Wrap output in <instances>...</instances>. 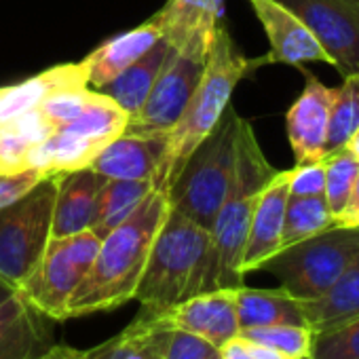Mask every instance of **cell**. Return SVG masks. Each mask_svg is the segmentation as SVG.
<instances>
[{"label":"cell","mask_w":359,"mask_h":359,"mask_svg":"<svg viewBox=\"0 0 359 359\" xmlns=\"http://www.w3.org/2000/svg\"><path fill=\"white\" fill-rule=\"evenodd\" d=\"M277 169L264 156L250 121H239L237 156L229 195L210 229V245L199 266L193 294L214 290H235L243 285V254L252 214L262 189ZM191 294V296H193Z\"/></svg>","instance_id":"cell-1"},{"label":"cell","mask_w":359,"mask_h":359,"mask_svg":"<svg viewBox=\"0 0 359 359\" xmlns=\"http://www.w3.org/2000/svg\"><path fill=\"white\" fill-rule=\"evenodd\" d=\"M169 208L167 193L152 189L125 222L102 237L87 277L70 298L68 319L114 311L135 300L150 248Z\"/></svg>","instance_id":"cell-2"},{"label":"cell","mask_w":359,"mask_h":359,"mask_svg":"<svg viewBox=\"0 0 359 359\" xmlns=\"http://www.w3.org/2000/svg\"><path fill=\"white\" fill-rule=\"evenodd\" d=\"M260 66H266V57H245L222 24L216 32L195 93L191 95L182 116L167 133L163 158L150 180L152 189L167 193L193 150L214 131L224 110L231 106L235 87Z\"/></svg>","instance_id":"cell-3"},{"label":"cell","mask_w":359,"mask_h":359,"mask_svg":"<svg viewBox=\"0 0 359 359\" xmlns=\"http://www.w3.org/2000/svg\"><path fill=\"white\" fill-rule=\"evenodd\" d=\"M239 121L237 110L229 106L167 189L169 205L205 231L212 229L233 182Z\"/></svg>","instance_id":"cell-4"},{"label":"cell","mask_w":359,"mask_h":359,"mask_svg":"<svg viewBox=\"0 0 359 359\" xmlns=\"http://www.w3.org/2000/svg\"><path fill=\"white\" fill-rule=\"evenodd\" d=\"M208 245L210 231L169 208L135 292L144 313H161L193 294Z\"/></svg>","instance_id":"cell-5"},{"label":"cell","mask_w":359,"mask_h":359,"mask_svg":"<svg viewBox=\"0 0 359 359\" xmlns=\"http://www.w3.org/2000/svg\"><path fill=\"white\" fill-rule=\"evenodd\" d=\"M359 254V226H330L327 231L292 243L271 256L258 271L271 273L279 287L298 300L321 296Z\"/></svg>","instance_id":"cell-6"},{"label":"cell","mask_w":359,"mask_h":359,"mask_svg":"<svg viewBox=\"0 0 359 359\" xmlns=\"http://www.w3.org/2000/svg\"><path fill=\"white\" fill-rule=\"evenodd\" d=\"M102 237L95 231H83L70 237H51L39 264L18 287L28 306L53 321L68 319V304L87 277Z\"/></svg>","instance_id":"cell-7"},{"label":"cell","mask_w":359,"mask_h":359,"mask_svg":"<svg viewBox=\"0 0 359 359\" xmlns=\"http://www.w3.org/2000/svg\"><path fill=\"white\" fill-rule=\"evenodd\" d=\"M60 175L47 177L30 195L0 210V277L20 287L51 241Z\"/></svg>","instance_id":"cell-8"},{"label":"cell","mask_w":359,"mask_h":359,"mask_svg":"<svg viewBox=\"0 0 359 359\" xmlns=\"http://www.w3.org/2000/svg\"><path fill=\"white\" fill-rule=\"evenodd\" d=\"M203 66L205 64H199L169 47L165 64L146 102L135 114L129 116L125 131L140 135H167L195 93Z\"/></svg>","instance_id":"cell-9"},{"label":"cell","mask_w":359,"mask_h":359,"mask_svg":"<svg viewBox=\"0 0 359 359\" xmlns=\"http://www.w3.org/2000/svg\"><path fill=\"white\" fill-rule=\"evenodd\" d=\"M321 43L340 76L359 74V7L353 0H279Z\"/></svg>","instance_id":"cell-10"},{"label":"cell","mask_w":359,"mask_h":359,"mask_svg":"<svg viewBox=\"0 0 359 359\" xmlns=\"http://www.w3.org/2000/svg\"><path fill=\"white\" fill-rule=\"evenodd\" d=\"M224 5L226 0H167L152 18L173 51L205 64L224 20Z\"/></svg>","instance_id":"cell-11"},{"label":"cell","mask_w":359,"mask_h":359,"mask_svg":"<svg viewBox=\"0 0 359 359\" xmlns=\"http://www.w3.org/2000/svg\"><path fill=\"white\" fill-rule=\"evenodd\" d=\"M144 313V311H140ZM167 330L195 334L216 348L239 336V319L231 290L193 294L161 313H144Z\"/></svg>","instance_id":"cell-12"},{"label":"cell","mask_w":359,"mask_h":359,"mask_svg":"<svg viewBox=\"0 0 359 359\" xmlns=\"http://www.w3.org/2000/svg\"><path fill=\"white\" fill-rule=\"evenodd\" d=\"M298 70L304 74V87L285 114V131L296 165L323 158L334 102V87H327L302 66Z\"/></svg>","instance_id":"cell-13"},{"label":"cell","mask_w":359,"mask_h":359,"mask_svg":"<svg viewBox=\"0 0 359 359\" xmlns=\"http://www.w3.org/2000/svg\"><path fill=\"white\" fill-rule=\"evenodd\" d=\"M254 15L264 28L269 39L266 64H287V66H304L306 62L330 64L332 60L315 39V34L306 28V24L279 0H248Z\"/></svg>","instance_id":"cell-14"},{"label":"cell","mask_w":359,"mask_h":359,"mask_svg":"<svg viewBox=\"0 0 359 359\" xmlns=\"http://www.w3.org/2000/svg\"><path fill=\"white\" fill-rule=\"evenodd\" d=\"M287 199H290V169H277V173L271 177V182L262 189L252 214L243 264H241L243 275L258 271L271 256H275L281 250Z\"/></svg>","instance_id":"cell-15"},{"label":"cell","mask_w":359,"mask_h":359,"mask_svg":"<svg viewBox=\"0 0 359 359\" xmlns=\"http://www.w3.org/2000/svg\"><path fill=\"white\" fill-rule=\"evenodd\" d=\"M104 180L91 167L60 175L53 208L51 237H70L93 229L97 214V197Z\"/></svg>","instance_id":"cell-16"},{"label":"cell","mask_w":359,"mask_h":359,"mask_svg":"<svg viewBox=\"0 0 359 359\" xmlns=\"http://www.w3.org/2000/svg\"><path fill=\"white\" fill-rule=\"evenodd\" d=\"M167 135L121 133L91 163V169L102 177L112 180H146L150 182L165 152Z\"/></svg>","instance_id":"cell-17"},{"label":"cell","mask_w":359,"mask_h":359,"mask_svg":"<svg viewBox=\"0 0 359 359\" xmlns=\"http://www.w3.org/2000/svg\"><path fill=\"white\" fill-rule=\"evenodd\" d=\"M158 41H161V28L154 22V18L146 20L142 26L133 30H127L106 41L81 62L85 66L87 85L95 91L104 89L123 70H127L133 62H137L144 53H148Z\"/></svg>","instance_id":"cell-18"},{"label":"cell","mask_w":359,"mask_h":359,"mask_svg":"<svg viewBox=\"0 0 359 359\" xmlns=\"http://www.w3.org/2000/svg\"><path fill=\"white\" fill-rule=\"evenodd\" d=\"M239 332L248 327H264V325H306V317L302 311V302L287 294L283 287L262 290V287H248L245 283L231 290Z\"/></svg>","instance_id":"cell-19"},{"label":"cell","mask_w":359,"mask_h":359,"mask_svg":"<svg viewBox=\"0 0 359 359\" xmlns=\"http://www.w3.org/2000/svg\"><path fill=\"white\" fill-rule=\"evenodd\" d=\"M41 313L20 294L0 306V359H32L49 346L47 325Z\"/></svg>","instance_id":"cell-20"},{"label":"cell","mask_w":359,"mask_h":359,"mask_svg":"<svg viewBox=\"0 0 359 359\" xmlns=\"http://www.w3.org/2000/svg\"><path fill=\"white\" fill-rule=\"evenodd\" d=\"M306 325L317 332H327L359 315V254L342 271V275L317 298L300 300Z\"/></svg>","instance_id":"cell-21"},{"label":"cell","mask_w":359,"mask_h":359,"mask_svg":"<svg viewBox=\"0 0 359 359\" xmlns=\"http://www.w3.org/2000/svg\"><path fill=\"white\" fill-rule=\"evenodd\" d=\"M53 127L36 110H24L0 121V173H18L30 169L34 146L45 142Z\"/></svg>","instance_id":"cell-22"},{"label":"cell","mask_w":359,"mask_h":359,"mask_svg":"<svg viewBox=\"0 0 359 359\" xmlns=\"http://www.w3.org/2000/svg\"><path fill=\"white\" fill-rule=\"evenodd\" d=\"M104 146L72 133L68 129L53 131L45 142L34 146L30 154V169L45 171L47 175H66L91 167Z\"/></svg>","instance_id":"cell-23"},{"label":"cell","mask_w":359,"mask_h":359,"mask_svg":"<svg viewBox=\"0 0 359 359\" xmlns=\"http://www.w3.org/2000/svg\"><path fill=\"white\" fill-rule=\"evenodd\" d=\"M171 330L140 313L121 334L87 351V359H163Z\"/></svg>","instance_id":"cell-24"},{"label":"cell","mask_w":359,"mask_h":359,"mask_svg":"<svg viewBox=\"0 0 359 359\" xmlns=\"http://www.w3.org/2000/svg\"><path fill=\"white\" fill-rule=\"evenodd\" d=\"M68 85H87L85 66L79 64H60L53 68L43 70L36 76H30L18 85L3 87L0 97V121H5L13 114L30 110L39 106L51 91Z\"/></svg>","instance_id":"cell-25"},{"label":"cell","mask_w":359,"mask_h":359,"mask_svg":"<svg viewBox=\"0 0 359 359\" xmlns=\"http://www.w3.org/2000/svg\"><path fill=\"white\" fill-rule=\"evenodd\" d=\"M169 53V45L161 39L148 53H144L137 62H133L127 70H123L112 83H108L102 93L112 97L129 116L135 114L146 102L163 64Z\"/></svg>","instance_id":"cell-26"},{"label":"cell","mask_w":359,"mask_h":359,"mask_svg":"<svg viewBox=\"0 0 359 359\" xmlns=\"http://www.w3.org/2000/svg\"><path fill=\"white\" fill-rule=\"evenodd\" d=\"M150 191L152 184L146 182V180L106 177L97 197V214L91 231H95L100 237H106L140 208V203L148 197Z\"/></svg>","instance_id":"cell-27"},{"label":"cell","mask_w":359,"mask_h":359,"mask_svg":"<svg viewBox=\"0 0 359 359\" xmlns=\"http://www.w3.org/2000/svg\"><path fill=\"white\" fill-rule=\"evenodd\" d=\"M127 121H129V114L112 97L93 89L91 100L87 102L83 112L70 125H66L62 129H68V131L79 133L100 146H106L114 137L125 133Z\"/></svg>","instance_id":"cell-28"},{"label":"cell","mask_w":359,"mask_h":359,"mask_svg":"<svg viewBox=\"0 0 359 359\" xmlns=\"http://www.w3.org/2000/svg\"><path fill=\"white\" fill-rule=\"evenodd\" d=\"M357 129H359V74H348L342 76L340 87H334V102L330 110L323 158L344 150Z\"/></svg>","instance_id":"cell-29"},{"label":"cell","mask_w":359,"mask_h":359,"mask_svg":"<svg viewBox=\"0 0 359 359\" xmlns=\"http://www.w3.org/2000/svg\"><path fill=\"white\" fill-rule=\"evenodd\" d=\"M330 226H334V216L323 195H313V197L290 195L285 208V220H283L281 250L302 239L315 237L327 231Z\"/></svg>","instance_id":"cell-30"},{"label":"cell","mask_w":359,"mask_h":359,"mask_svg":"<svg viewBox=\"0 0 359 359\" xmlns=\"http://www.w3.org/2000/svg\"><path fill=\"white\" fill-rule=\"evenodd\" d=\"M325 161V203L334 216V222L342 216L348 197H351V189L355 182V175L359 171V158L348 152L346 148L340 152H334L330 156L323 158Z\"/></svg>","instance_id":"cell-31"},{"label":"cell","mask_w":359,"mask_h":359,"mask_svg":"<svg viewBox=\"0 0 359 359\" xmlns=\"http://www.w3.org/2000/svg\"><path fill=\"white\" fill-rule=\"evenodd\" d=\"M241 338L271 346L290 359H309L313 344V330L309 325H264V327H248L239 332Z\"/></svg>","instance_id":"cell-32"},{"label":"cell","mask_w":359,"mask_h":359,"mask_svg":"<svg viewBox=\"0 0 359 359\" xmlns=\"http://www.w3.org/2000/svg\"><path fill=\"white\" fill-rule=\"evenodd\" d=\"M93 89L89 85H68V87H60L55 91H51L39 106H34L45 121L53 127V131L70 125L87 106V102L91 100Z\"/></svg>","instance_id":"cell-33"},{"label":"cell","mask_w":359,"mask_h":359,"mask_svg":"<svg viewBox=\"0 0 359 359\" xmlns=\"http://www.w3.org/2000/svg\"><path fill=\"white\" fill-rule=\"evenodd\" d=\"M309 359H359V315L334 330L313 334Z\"/></svg>","instance_id":"cell-34"},{"label":"cell","mask_w":359,"mask_h":359,"mask_svg":"<svg viewBox=\"0 0 359 359\" xmlns=\"http://www.w3.org/2000/svg\"><path fill=\"white\" fill-rule=\"evenodd\" d=\"M47 175L39 169H24L18 173H0V210L13 205L15 201L30 195L41 182H45Z\"/></svg>","instance_id":"cell-35"},{"label":"cell","mask_w":359,"mask_h":359,"mask_svg":"<svg viewBox=\"0 0 359 359\" xmlns=\"http://www.w3.org/2000/svg\"><path fill=\"white\" fill-rule=\"evenodd\" d=\"M325 191V161L300 163L290 169V195L313 197Z\"/></svg>","instance_id":"cell-36"},{"label":"cell","mask_w":359,"mask_h":359,"mask_svg":"<svg viewBox=\"0 0 359 359\" xmlns=\"http://www.w3.org/2000/svg\"><path fill=\"white\" fill-rule=\"evenodd\" d=\"M216 355L218 348L208 340L189 332L171 330L163 359H214Z\"/></svg>","instance_id":"cell-37"},{"label":"cell","mask_w":359,"mask_h":359,"mask_svg":"<svg viewBox=\"0 0 359 359\" xmlns=\"http://www.w3.org/2000/svg\"><path fill=\"white\" fill-rule=\"evenodd\" d=\"M218 355H220V359H256L252 355V351H250L248 340L241 338V336H235L229 342H224L218 348Z\"/></svg>","instance_id":"cell-38"},{"label":"cell","mask_w":359,"mask_h":359,"mask_svg":"<svg viewBox=\"0 0 359 359\" xmlns=\"http://www.w3.org/2000/svg\"><path fill=\"white\" fill-rule=\"evenodd\" d=\"M32 359H87V351L68 346V344H49Z\"/></svg>","instance_id":"cell-39"},{"label":"cell","mask_w":359,"mask_h":359,"mask_svg":"<svg viewBox=\"0 0 359 359\" xmlns=\"http://www.w3.org/2000/svg\"><path fill=\"white\" fill-rule=\"evenodd\" d=\"M355 212H359V171H357V175H355V182H353V189H351L348 203H346V208H344L342 216H340L336 222H340V220H344V218L353 216ZM336 222H334V224H336Z\"/></svg>","instance_id":"cell-40"},{"label":"cell","mask_w":359,"mask_h":359,"mask_svg":"<svg viewBox=\"0 0 359 359\" xmlns=\"http://www.w3.org/2000/svg\"><path fill=\"white\" fill-rule=\"evenodd\" d=\"M248 344H250V351H252V355L256 359H290L287 355H283V353H279V351H275L271 346L256 344V342H250V340H248Z\"/></svg>","instance_id":"cell-41"},{"label":"cell","mask_w":359,"mask_h":359,"mask_svg":"<svg viewBox=\"0 0 359 359\" xmlns=\"http://www.w3.org/2000/svg\"><path fill=\"white\" fill-rule=\"evenodd\" d=\"M18 294V287L15 285H11L9 281H5L3 277H0V306H3L11 296H15Z\"/></svg>","instance_id":"cell-42"},{"label":"cell","mask_w":359,"mask_h":359,"mask_svg":"<svg viewBox=\"0 0 359 359\" xmlns=\"http://www.w3.org/2000/svg\"><path fill=\"white\" fill-rule=\"evenodd\" d=\"M346 150H348V152H353V154L359 158V129H357V131L353 133V137L348 140V144H346Z\"/></svg>","instance_id":"cell-43"},{"label":"cell","mask_w":359,"mask_h":359,"mask_svg":"<svg viewBox=\"0 0 359 359\" xmlns=\"http://www.w3.org/2000/svg\"><path fill=\"white\" fill-rule=\"evenodd\" d=\"M336 224L338 226H359V212H355L353 216H348V218H344V220H340Z\"/></svg>","instance_id":"cell-44"},{"label":"cell","mask_w":359,"mask_h":359,"mask_svg":"<svg viewBox=\"0 0 359 359\" xmlns=\"http://www.w3.org/2000/svg\"><path fill=\"white\" fill-rule=\"evenodd\" d=\"M353 3H355V5H357V7H359V0H353Z\"/></svg>","instance_id":"cell-45"},{"label":"cell","mask_w":359,"mask_h":359,"mask_svg":"<svg viewBox=\"0 0 359 359\" xmlns=\"http://www.w3.org/2000/svg\"><path fill=\"white\" fill-rule=\"evenodd\" d=\"M0 97H3V87H0Z\"/></svg>","instance_id":"cell-46"},{"label":"cell","mask_w":359,"mask_h":359,"mask_svg":"<svg viewBox=\"0 0 359 359\" xmlns=\"http://www.w3.org/2000/svg\"><path fill=\"white\" fill-rule=\"evenodd\" d=\"M214 359H220V355H216V357H214Z\"/></svg>","instance_id":"cell-47"}]
</instances>
